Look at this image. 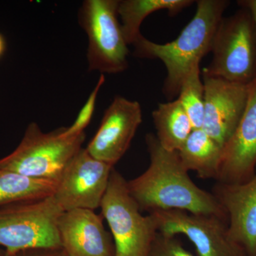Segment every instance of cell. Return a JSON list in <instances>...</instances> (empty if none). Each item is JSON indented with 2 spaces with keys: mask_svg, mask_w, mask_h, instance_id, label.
<instances>
[{
  "mask_svg": "<svg viewBox=\"0 0 256 256\" xmlns=\"http://www.w3.org/2000/svg\"><path fill=\"white\" fill-rule=\"evenodd\" d=\"M146 142L149 166L138 178L128 181L130 194L141 212L180 210L228 218L213 194L192 181L178 151L164 149L151 133L146 134Z\"/></svg>",
  "mask_w": 256,
  "mask_h": 256,
  "instance_id": "1",
  "label": "cell"
},
{
  "mask_svg": "<svg viewBox=\"0 0 256 256\" xmlns=\"http://www.w3.org/2000/svg\"><path fill=\"white\" fill-rule=\"evenodd\" d=\"M229 4L227 0L196 1L194 16L174 41L158 44L142 36L133 45L136 56L159 60L164 64L166 77L162 90L168 100L178 96L194 64L212 52L216 32Z\"/></svg>",
  "mask_w": 256,
  "mask_h": 256,
  "instance_id": "2",
  "label": "cell"
},
{
  "mask_svg": "<svg viewBox=\"0 0 256 256\" xmlns=\"http://www.w3.org/2000/svg\"><path fill=\"white\" fill-rule=\"evenodd\" d=\"M64 128L44 132L36 122H32L16 150L0 160V169L57 182L86 140L85 132L64 136Z\"/></svg>",
  "mask_w": 256,
  "mask_h": 256,
  "instance_id": "3",
  "label": "cell"
},
{
  "mask_svg": "<svg viewBox=\"0 0 256 256\" xmlns=\"http://www.w3.org/2000/svg\"><path fill=\"white\" fill-rule=\"evenodd\" d=\"M100 208L110 229L116 256H149L158 224L151 214H142L127 180L114 168Z\"/></svg>",
  "mask_w": 256,
  "mask_h": 256,
  "instance_id": "4",
  "label": "cell"
},
{
  "mask_svg": "<svg viewBox=\"0 0 256 256\" xmlns=\"http://www.w3.org/2000/svg\"><path fill=\"white\" fill-rule=\"evenodd\" d=\"M63 212L53 196L0 206V248H60L57 222Z\"/></svg>",
  "mask_w": 256,
  "mask_h": 256,
  "instance_id": "5",
  "label": "cell"
},
{
  "mask_svg": "<svg viewBox=\"0 0 256 256\" xmlns=\"http://www.w3.org/2000/svg\"><path fill=\"white\" fill-rule=\"evenodd\" d=\"M210 65L203 69L210 75L234 82L252 84L256 78V36L250 12L240 8L224 18L217 28Z\"/></svg>",
  "mask_w": 256,
  "mask_h": 256,
  "instance_id": "6",
  "label": "cell"
},
{
  "mask_svg": "<svg viewBox=\"0 0 256 256\" xmlns=\"http://www.w3.org/2000/svg\"><path fill=\"white\" fill-rule=\"evenodd\" d=\"M118 0H86L78 22L88 38V70L102 74L124 72L128 67V45L118 21Z\"/></svg>",
  "mask_w": 256,
  "mask_h": 256,
  "instance_id": "7",
  "label": "cell"
},
{
  "mask_svg": "<svg viewBox=\"0 0 256 256\" xmlns=\"http://www.w3.org/2000/svg\"><path fill=\"white\" fill-rule=\"evenodd\" d=\"M114 168L82 148L64 170L52 196L63 212L95 210L100 207Z\"/></svg>",
  "mask_w": 256,
  "mask_h": 256,
  "instance_id": "8",
  "label": "cell"
},
{
  "mask_svg": "<svg viewBox=\"0 0 256 256\" xmlns=\"http://www.w3.org/2000/svg\"><path fill=\"white\" fill-rule=\"evenodd\" d=\"M149 214L156 220L158 232L185 236L194 246L198 256H248L242 248L229 238L228 218L180 210Z\"/></svg>",
  "mask_w": 256,
  "mask_h": 256,
  "instance_id": "9",
  "label": "cell"
},
{
  "mask_svg": "<svg viewBox=\"0 0 256 256\" xmlns=\"http://www.w3.org/2000/svg\"><path fill=\"white\" fill-rule=\"evenodd\" d=\"M204 117L202 129L223 148L246 107L250 84H237L202 70Z\"/></svg>",
  "mask_w": 256,
  "mask_h": 256,
  "instance_id": "10",
  "label": "cell"
},
{
  "mask_svg": "<svg viewBox=\"0 0 256 256\" xmlns=\"http://www.w3.org/2000/svg\"><path fill=\"white\" fill-rule=\"evenodd\" d=\"M142 122L140 104L117 96L86 149L96 159L114 166L129 149Z\"/></svg>",
  "mask_w": 256,
  "mask_h": 256,
  "instance_id": "11",
  "label": "cell"
},
{
  "mask_svg": "<svg viewBox=\"0 0 256 256\" xmlns=\"http://www.w3.org/2000/svg\"><path fill=\"white\" fill-rule=\"evenodd\" d=\"M256 172V78L250 84L246 107L232 137L222 148L216 181L242 184Z\"/></svg>",
  "mask_w": 256,
  "mask_h": 256,
  "instance_id": "12",
  "label": "cell"
},
{
  "mask_svg": "<svg viewBox=\"0 0 256 256\" xmlns=\"http://www.w3.org/2000/svg\"><path fill=\"white\" fill-rule=\"evenodd\" d=\"M102 216L94 210L76 208L64 212L57 222L62 248L68 256H116L112 235Z\"/></svg>",
  "mask_w": 256,
  "mask_h": 256,
  "instance_id": "13",
  "label": "cell"
},
{
  "mask_svg": "<svg viewBox=\"0 0 256 256\" xmlns=\"http://www.w3.org/2000/svg\"><path fill=\"white\" fill-rule=\"evenodd\" d=\"M212 193L228 216L229 238L248 256H256V172L245 183L216 182Z\"/></svg>",
  "mask_w": 256,
  "mask_h": 256,
  "instance_id": "14",
  "label": "cell"
},
{
  "mask_svg": "<svg viewBox=\"0 0 256 256\" xmlns=\"http://www.w3.org/2000/svg\"><path fill=\"white\" fill-rule=\"evenodd\" d=\"M222 148L202 128L194 129L178 151L184 166L198 178L216 180Z\"/></svg>",
  "mask_w": 256,
  "mask_h": 256,
  "instance_id": "15",
  "label": "cell"
},
{
  "mask_svg": "<svg viewBox=\"0 0 256 256\" xmlns=\"http://www.w3.org/2000/svg\"><path fill=\"white\" fill-rule=\"evenodd\" d=\"M192 0H124L120 1L118 14L128 45L134 44L142 36L140 26L146 16L160 10H168L170 16H176L193 4Z\"/></svg>",
  "mask_w": 256,
  "mask_h": 256,
  "instance_id": "16",
  "label": "cell"
},
{
  "mask_svg": "<svg viewBox=\"0 0 256 256\" xmlns=\"http://www.w3.org/2000/svg\"><path fill=\"white\" fill-rule=\"evenodd\" d=\"M156 138L168 151H178L194 130L191 120L180 101L160 104L152 112Z\"/></svg>",
  "mask_w": 256,
  "mask_h": 256,
  "instance_id": "17",
  "label": "cell"
},
{
  "mask_svg": "<svg viewBox=\"0 0 256 256\" xmlns=\"http://www.w3.org/2000/svg\"><path fill=\"white\" fill-rule=\"evenodd\" d=\"M56 186V182L30 178L0 169V206L52 196Z\"/></svg>",
  "mask_w": 256,
  "mask_h": 256,
  "instance_id": "18",
  "label": "cell"
},
{
  "mask_svg": "<svg viewBox=\"0 0 256 256\" xmlns=\"http://www.w3.org/2000/svg\"><path fill=\"white\" fill-rule=\"evenodd\" d=\"M178 97L194 129L202 128L204 117V87L201 78L200 62L194 64L184 79Z\"/></svg>",
  "mask_w": 256,
  "mask_h": 256,
  "instance_id": "19",
  "label": "cell"
},
{
  "mask_svg": "<svg viewBox=\"0 0 256 256\" xmlns=\"http://www.w3.org/2000/svg\"><path fill=\"white\" fill-rule=\"evenodd\" d=\"M105 76L104 74H101L96 87L94 88L92 94L89 96L86 102L79 111L78 116L74 120V124L68 128H64L63 132L64 136L69 137V136H77L80 133L85 132L84 130L90 124L92 116H94L98 95L101 87L105 82Z\"/></svg>",
  "mask_w": 256,
  "mask_h": 256,
  "instance_id": "20",
  "label": "cell"
},
{
  "mask_svg": "<svg viewBox=\"0 0 256 256\" xmlns=\"http://www.w3.org/2000/svg\"><path fill=\"white\" fill-rule=\"evenodd\" d=\"M149 256H194L184 246L178 236L158 232Z\"/></svg>",
  "mask_w": 256,
  "mask_h": 256,
  "instance_id": "21",
  "label": "cell"
},
{
  "mask_svg": "<svg viewBox=\"0 0 256 256\" xmlns=\"http://www.w3.org/2000/svg\"><path fill=\"white\" fill-rule=\"evenodd\" d=\"M6 256H68L60 248H30L14 252H6Z\"/></svg>",
  "mask_w": 256,
  "mask_h": 256,
  "instance_id": "22",
  "label": "cell"
},
{
  "mask_svg": "<svg viewBox=\"0 0 256 256\" xmlns=\"http://www.w3.org/2000/svg\"><path fill=\"white\" fill-rule=\"evenodd\" d=\"M238 4L240 8H246L250 12L254 21L256 36V0H240L238 1Z\"/></svg>",
  "mask_w": 256,
  "mask_h": 256,
  "instance_id": "23",
  "label": "cell"
},
{
  "mask_svg": "<svg viewBox=\"0 0 256 256\" xmlns=\"http://www.w3.org/2000/svg\"><path fill=\"white\" fill-rule=\"evenodd\" d=\"M5 50H6V41L4 37L0 33V58L4 55Z\"/></svg>",
  "mask_w": 256,
  "mask_h": 256,
  "instance_id": "24",
  "label": "cell"
},
{
  "mask_svg": "<svg viewBox=\"0 0 256 256\" xmlns=\"http://www.w3.org/2000/svg\"><path fill=\"white\" fill-rule=\"evenodd\" d=\"M0 256H6V250L2 248H0Z\"/></svg>",
  "mask_w": 256,
  "mask_h": 256,
  "instance_id": "25",
  "label": "cell"
},
{
  "mask_svg": "<svg viewBox=\"0 0 256 256\" xmlns=\"http://www.w3.org/2000/svg\"></svg>",
  "mask_w": 256,
  "mask_h": 256,
  "instance_id": "26",
  "label": "cell"
}]
</instances>
